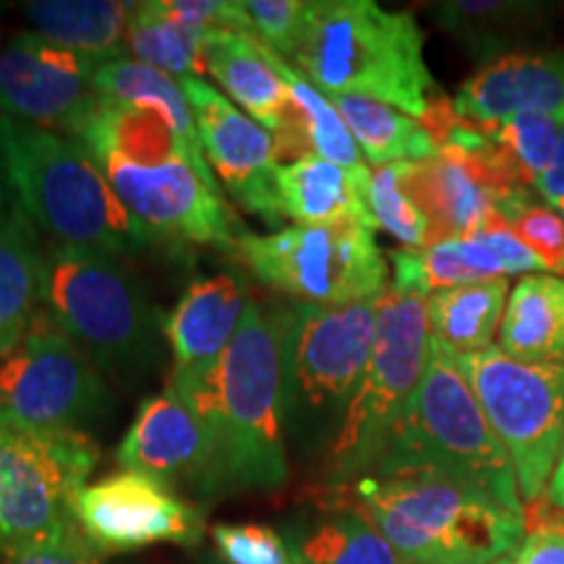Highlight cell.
I'll return each instance as SVG.
<instances>
[{
    "mask_svg": "<svg viewBox=\"0 0 564 564\" xmlns=\"http://www.w3.org/2000/svg\"><path fill=\"white\" fill-rule=\"evenodd\" d=\"M499 220L523 241L546 274L564 278V220L533 192H518L502 204Z\"/></svg>",
    "mask_w": 564,
    "mask_h": 564,
    "instance_id": "obj_36",
    "label": "cell"
},
{
    "mask_svg": "<svg viewBox=\"0 0 564 564\" xmlns=\"http://www.w3.org/2000/svg\"><path fill=\"white\" fill-rule=\"evenodd\" d=\"M291 66L322 95L369 97L419 121L440 91L413 13L387 11L373 0H312Z\"/></svg>",
    "mask_w": 564,
    "mask_h": 564,
    "instance_id": "obj_5",
    "label": "cell"
},
{
    "mask_svg": "<svg viewBox=\"0 0 564 564\" xmlns=\"http://www.w3.org/2000/svg\"><path fill=\"white\" fill-rule=\"evenodd\" d=\"M129 6L123 0H34L21 9L42 40L102 63L126 55Z\"/></svg>",
    "mask_w": 564,
    "mask_h": 564,
    "instance_id": "obj_28",
    "label": "cell"
},
{
    "mask_svg": "<svg viewBox=\"0 0 564 564\" xmlns=\"http://www.w3.org/2000/svg\"><path fill=\"white\" fill-rule=\"evenodd\" d=\"M249 34L288 63L306 34L312 0H241Z\"/></svg>",
    "mask_w": 564,
    "mask_h": 564,
    "instance_id": "obj_38",
    "label": "cell"
},
{
    "mask_svg": "<svg viewBox=\"0 0 564 564\" xmlns=\"http://www.w3.org/2000/svg\"><path fill=\"white\" fill-rule=\"evenodd\" d=\"M291 343L293 308L264 312L249 301L212 377L209 398L194 408L220 440L230 489L274 491L288 481Z\"/></svg>",
    "mask_w": 564,
    "mask_h": 564,
    "instance_id": "obj_2",
    "label": "cell"
},
{
    "mask_svg": "<svg viewBox=\"0 0 564 564\" xmlns=\"http://www.w3.org/2000/svg\"><path fill=\"white\" fill-rule=\"evenodd\" d=\"M369 178V167L350 171L322 158L282 162L278 171L282 215L295 225L361 223L373 228Z\"/></svg>",
    "mask_w": 564,
    "mask_h": 564,
    "instance_id": "obj_23",
    "label": "cell"
},
{
    "mask_svg": "<svg viewBox=\"0 0 564 564\" xmlns=\"http://www.w3.org/2000/svg\"><path fill=\"white\" fill-rule=\"evenodd\" d=\"M405 165L408 162L373 167L369 178V212L373 228L390 232L394 241L403 243V249H423L432 243V228L419 204L405 192Z\"/></svg>",
    "mask_w": 564,
    "mask_h": 564,
    "instance_id": "obj_35",
    "label": "cell"
},
{
    "mask_svg": "<svg viewBox=\"0 0 564 564\" xmlns=\"http://www.w3.org/2000/svg\"><path fill=\"white\" fill-rule=\"evenodd\" d=\"M390 262L392 291L423 299L449 288L546 272L533 251L502 223L423 249H398L390 253Z\"/></svg>",
    "mask_w": 564,
    "mask_h": 564,
    "instance_id": "obj_20",
    "label": "cell"
},
{
    "mask_svg": "<svg viewBox=\"0 0 564 564\" xmlns=\"http://www.w3.org/2000/svg\"><path fill=\"white\" fill-rule=\"evenodd\" d=\"M291 390L308 411L345 408L369 366L379 301L350 306L293 303Z\"/></svg>",
    "mask_w": 564,
    "mask_h": 564,
    "instance_id": "obj_15",
    "label": "cell"
},
{
    "mask_svg": "<svg viewBox=\"0 0 564 564\" xmlns=\"http://www.w3.org/2000/svg\"><path fill=\"white\" fill-rule=\"evenodd\" d=\"M533 507H541V510L546 512H564V442L560 449V460L554 465V474L549 478L544 499Z\"/></svg>",
    "mask_w": 564,
    "mask_h": 564,
    "instance_id": "obj_42",
    "label": "cell"
},
{
    "mask_svg": "<svg viewBox=\"0 0 564 564\" xmlns=\"http://www.w3.org/2000/svg\"><path fill=\"white\" fill-rule=\"evenodd\" d=\"M123 470H139L196 497H220L230 489L215 429L186 400L165 390L141 400L116 449Z\"/></svg>",
    "mask_w": 564,
    "mask_h": 564,
    "instance_id": "obj_16",
    "label": "cell"
},
{
    "mask_svg": "<svg viewBox=\"0 0 564 564\" xmlns=\"http://www.w3.org/2000/svg\"><path fill=\"white\" fill-rule=\"evenodd\" d=\"M108 403L91 358L42 312L17 348L0 356V415L45 432H84Z\"/></svg>",
    "mask_w": 564,
    "mask_h": 564,
    "instance_id": "obj_12",
    "label": "cell"
},
{
    "mask_svg": "<svg viewBox=\"0 0 564 564\" xmlns=\"http://www.w3.org/2000/svg\"><path fill=\"white\" fill-rule=\"evenodd\" d=\"M453 110L470 126H497L523 116L564 123V51H525L486 63L457 89Z\"/></svg>",
    "mask_w": 564,
    "mask_h": 564,
    "instance_id": "obj_21",
    "label": "cell"
},
{
    "mask_svg": "<svg viewBox=\"0 0 564 564\" xmlns=\"http://www.w3.org/2000/svg\"><path fill=\"white\" fill-rule=\"evenodd\" d=\"M562 121L544 116H523L497 126H476L491 141L499 165L518 188L533 192L535 183L552 165L560 144Z\"/></svg>",
    "mask_w": 564,
    "mask_h": 564,
    "instance_id": "obj_34",
    "label": "cell"
},
{
    "mask_svg": "<svg viewBox=\"0 0 564 564\" xmlns=\"http://www.w3.org/2000/svg\"><path fill=\"white\" fill-rule=\"evenodd\" d=\"M533 194L546 204L564 202V126L560 131V144H556V154L549 165V171L541 175L539 183H535Z\"/></svg>",
    "mask_w": 564,
    "mask_h": 564,
    "instance_id": "obj_41",
    "label": "cell"
},
{
    "mask_svg": "<svg viewBox=\"0 0 564 564\" xmlns=\"http://www.w3.org/2000/svg\"><path fill=\"white\" fill-rule=\"evenodd\" d=\"M6 223V215H3V196H0V225Z\"/></svg>",
    "mask_w": 564,
    "mask_h": 564,
    "instance_id": "obj_44",
    "label": "cell"
},
{
    "mask_svg": "<svg viewBox=\"0 0 564 564\" xmlns=\"http://www.w3.org/2000/svg\"><path fill=\"white\" fill-rule=\"evenodd\" d=\"M494 564H564V512H546L525 523L520 546Z\"/></svg>",
    "mask_w": 564,
    "mask_h": 564,
    "instance_id": "obj_39",
    "label": "cell"
},
{
    "mask_svg": "<svg viewBox=\"0 0 564 564\" xmlns=\"http://www.w3.org/2000/svg\"><path fill=\"white\" fill-rule=\"evenodd\" d=\"M552 207H554L556 212H560V217L564 220V202H556V204H552Z\"/></svg>",
    "mask_w": 564,
    "mask_h": 564,
    "instance_id": "obj_43",
    "label": "cell"
},
{
    "mask_svg": "<svg viewBox=\"0 0 564 564\" xmlns=\"http://www.w3.org/2000/svg\"><path fill=\"white\" fill-rule=\"evenodd\" d=\"M329 100L340 112L358 152L364 162H369L371 171L398 165V162L432 160L440 152L426 126L392 105L352 95H337Z\"/></svg>",
    "mask_w": 564,
    "mask_h": 564,
    "instance_id": "obj_31",
    "label": "cell"
},
{
    "mask_svg": "<svg viewBox=\"0 0 564 564\" xmlns=\"http://www.w3.org/2000/svg\"><path fill=\"white\" fill-rule=\"evenodd\" d=\"M510 291V280H491L432 293L426 299L432 340L457 356L497 348Z\"/></svg>",
    "mask_w": 564,
    "mask_h": 564,
    "instance_id": "obj_30",
    "label": "cell"
},
{
    "mask_svg": "<svg viewBox=\"0 0 564 564\" xmlns=\"http://www.w3.org/2000/svg\"><path fill=\"white\" fill-rule=\"evenodd\" d=\"M209 539L223 564H306L291 533L264 523H223Z\"/></svg>",
    "mask_w": 564,
    "mask_h": 564,
    "instance_id": "obj_37",
    "label": "cell"
},
{
    "mask_svg": "<svg viewBox=\"0 0 564 564\" xmlns=\"http://www.w3.org/2000/svg\"><path fill=\"white\" fill-rule=\"evenodd\" d=\"M403 186L426 215L432 243L502 223V204L528 192L507 178L486 133L470 150H440L432 160L408 162Z\"/></svg>",
    "mask_w": 564,
    "mask_h": 564,
    "instance_id": "obj_18",
    "label": "cell"
},
{
    "mask_svg": "<svg viewBox=\"0 0 564 564\" xmlns=\"http://www.w3.org/2000/svg\"><path fill=\"white\" fill-rule=\"evenodd\" d=\"M0 167L21 212L53 241L110 257L154 243L112 192L87 147L68 133L0 116Z\"/></svg>",
    "mask_w": 564,
    "mask_h": 564,
    "instance_id": "obj_4",
    "label": "cell"
},
{
    "mask_svg": "<svg viewBox=\"0 0 564 564\" xmlns=\"http://www.w3.org/2000/svg\"><path fill=\"white\" fill-rule=\"evenodd\" d=\"M76 525L105 560L154 544H199L204 514L173 486L139 470H118L79 491Z\"/></svg>",
    "mask_w": 564,
    "mask_h": 564,
    "instance_id": "obj_13",
    "label": "cell"
},
{
    "mask_svg": "<svg viewBox=\"0 0 564 564\" xmlns=\"http://www.w3.org/2000/svg\"><path fill=\"white\" fill-rule=\"evenodd\" d=\"M0 564H102V556L87 544V539L79 531L58 546L0 556Z\"/></svg>",
    "mask_w": 564,
    "mask_h": 564,
    "instance_id": "obj_40",
    "label": "cell"
},
{
    "mask_svg": "<svg viewBox=\"0 0 564 564\" xmlns=\"http://www.w3.org/2000/svg\"><path fill=\"white\" fill-rule=\"evenodd\" d=\"M100 61L21 32L0 51V116L74 133L100 105L91 74Z\"/></svg>",
    "mask_w": 564,
    "mask_h": 564,
    "instance_id": "obj_17",
    "label": "cell"
},
{
    "mask_svg": "<svg viewBox=\"0 0 564 564\" xmlns=\"http://www.w3.org/2000/svg\"><path fill=\"white\" fill-rule=\"evenodd\" d=\"M274 66L291 89V118L285 129L274 137L278 158L295 162L303 158H322L335 162V165L350 167V171H364L369 167L352 141L348 126L340 118V112L322 95L299 68H293L285 58L274 53Z\"/></svg>",
    "mask_w": 564,
    "mask_h": 564,
    "instance_id": "obj_24",
    "label": "cell"
},
{
    "mask_svg": "<svg viewBox=\"0 0 564 564\" xmlns=\"http://www.w3.org/2000/svg\"><path fill=\"white\" fill-rule=\"evenodd\" d=\"M306 564H405L403 556L352 505L322 514L291 533Z\"/></svg>",
    "mask_w": 564,
    "mask_h": 564,
    "instance_id": "obj_33",
    "label": "cell"
},
{
    "mask_svg": "<svg viewBox=\"0 0 564 564\" xmlns=\"http://www.w3.org/2000/svg\"><path fill=\"white\" fill-rule=\"evenodd\" d=\"M209 30L186 24L162 9V0H141L129 6L126 51L137 61L178 79H202L207 74L204 42Z\"/></svg>",
    "mask_w": 564,
    "mask_h": 564,
    "instance_id": "obj_32",
    "label": "cell"
},
{
    "mask_svg": "<svg viewBox=\"0 0 564 564\" xmlns=\"http://www.w3.org/2000/svg\"><path fill=\"white\" fill-rule=\"evenodd\" d=\"M192 105L204 160L238 207L280 228L285 215L278 194L280 158L274 137L204 79H181ZM282 230V228H280Z\"/></svg>",
    "mask_w": 564,
    "mask_h": 564,
    "instance_id": "obj_14",
    "label": "cell"
},
{
    "mask_svg": "<svg viewBox=\"0 0 564 564\" xmlns=\"http://www.w3.org/2000/svg\"><path fill=\"white\" fill-rule=\"evenodd\" d=\"M207 74L220 84L232 105L264 126L272 137L291 118V89L274 66V51L246 32L212 30L204 42Z\"/></svg>",
    "mask_w": 564,
    "mask_h": 564,
    "instance_id": "obj_22",
    "label": "cell"
},
{
    "mask_svg": "<svg viewBox=\"0 0 564 564\" xmlns=\"http://www.w3.org/2000/svg\"><path fill=\"white\" fill-rule=\"evenodd\" d=\"M497 348L514 361L564 366V278L546 272L518 278Z\"/></svg>",
    "mask_w": 564,
    "mask_h": 564,
    "instance_id": "obj_25",
    "label": "cell"
},
{
    "mask_svg": "<svg viewBox=\"0 0 564 564\" xmlns=\"http://www.w3.org/2000/svg\"><path fill=\"white\" fill-rule=\"evenodd\" d=\"M232 253L253 280L306 306L379 301L392 285L373 228L361 223L293 225L270 236L249 230Z\"/></svg>",
    "mask_w": 564,
    "mask_h": 564,
    "instance_id": "obj_10",
    "label": "cell"
},
{
    "mask_svg": "<svg viewBox=\"0 0 564 564\" xmlns=\"http://www.w3.org/2000/svg\"><path fill=\"white\" fill-rule=\"evenodd\" d=\"M47 262L24 212L0 225V356L17 348L45 312Z\"/></svg>",
    "mask_w": 564,
    "mask_h": 564,
    "instance_id": "obj_27",
    "label": "cell"
},
{
    "mask_svg": "<svg viewBox=\"0 0 564 564\" xmlns=\"http://www.w3.org/2000/svg\"><path fill=\"white\" fill-rule=\"evenodd\" d=\"M348 491L405 564H494L525 535L523 512L436 470H373Z\"/></svg>",
    "mask_w": 564,
    "mask_h": 564,
    "instance_id": "obj_3",
    "label": "cell"
},
{
    "mask_svg": "<svg viewBox=\"0 0 564 564\" xmlns=\"http://www.w3.org/2000/svg\"><path fill=\"white\" fill-rule=\"evenodd\" d=\"M429 345L426 299L390 288L379 299L369 366L329 444V476L335 484L356 481L384 455L426 369Z\"/></svg>",
    "mask_w": 564,
    "mask_h": 564,
    "instance_id": "obj_9",
    "label": "cell"
},
{
    "mask_svg": "<svg viewBox=\"0 0 564 564\" xmlns=\"http://www.w3.org/2000/svg\"><path fill=\"white\" fill-rule=\"evenodd\" d=\"M45 312L95 366L141 371L158 356L162 314L110 253L53 243L45 253Z\"/></svg>",
    "mask_w": 564,
    "mask_h": 564,
    "instance_id": "obj_7",
    "label": "cell"
},
{
    "mask_svg": "<svg viewBox=\"0 0 564 564\" xmlns=\"http://www.w3.org/2000/svg\"><path fill=\"white\" fill-rule=\"evenodd\" d=\"M70 137L87 147L112 192L154 241L232 253L249 232L225 202L207 160L154 112L100 102Z\"/></svg>",
    "mask_w": 564,
    "mask_h": 564,
    "instance_id": "obj_1",
    "label": "cell"
},
{
    "mask_svg": "<svg viewBox=\"0 0 564 564\" xmlns=\"http://www.w3.org/2000/svg\"><path fill=\"white\" fill-rule=\"evenodd\" d=\"M249 306L246 282L236 272L188 282L171 314H162V335L173 352L167 390L196 408L209 398L212 377L236 337Z\"/></svg>",
    "mask_w": 564,
    "mask_h": 564,
    "instance_id": "obj_19",
    "label": "cell"
},
{
    "mask_svg": "<svg viewBox=\"0 0 564 564\" xmlns=\"http://www.w3.org/2000/svg\"><path fill=\"white\" fill-rule=\"evenodd\" d=\"M525 507L544 499L564 442V366L523 364L499 348L457 356Z\"/></svg>",
    "mask_w": 564,
    "mask_h": 564,
    "instance_id": "obj_11",
    "label": "cell"
},
{
    "mask_svg": "<svg viewBox=\"0 0 564 564\" xmlns=\"http://www.w3.org/2000/svg\"><path fill=\"white\" fill-rule=\"evenodd\" d=\"M398 468L436 470L460 478L491 494L512 512L525 514L510 457L491 432L457 352L436 340L429 345L426 369L403 419L369 474Z\"/></svg>",
    "mask_w": 564,
    "mask_h": 564,
    "instance_id": "obj_6",
    "label": "cell"
},
{
    "mask_svg": "<svg viewBox=\"0 0 564 564\" xmlns=\"http://www.w3.org/2000/svg\"><path fill=\"white\" fill-rule=\"evenodd\" d=\"M100 460L87 432H45L0 415V556L79 533L76 497Z\"/></svg>",
    "mask_w": 564,
    "mask_h": 564,
    "instance_id": "obj_8",
    "label": "cell"
},
{
    "mask_svg": "<svg viewBox=\"0 0 564 564\" xmlns=\"http://www.w3.org/2000/svg\"><path fill=\"white\" fill-rule=\"evenodd\" d=\"M91 87H95L100 102L160 116L188 150L204 158L192 105L183 95L181 79H173V76L162 74L147 63L123 55V58L102 61L91 74Z\"/></svg>",
    "mask_w": 564,
    "mask_h": 564,
    "instance_id": "obj_29",
    "label": "cell"
},
{
    "mask_svg": "<svg viewBox=\"0 0 564 564\" xmlns=\"http://www.w3.org/2000/svg\"><path fill=\"white\" fill-rule=\"evenodd\" d=\"M434 19L468 55L486 66L507 55L525 53V42L544 30L546 9L523 0H447L434 6Z\"/></svg>",
    "mask_w": 564,
    "mask_h": 564,
    "instance_id": "obj_26",
    "label": "cell"
}]
</instances>
